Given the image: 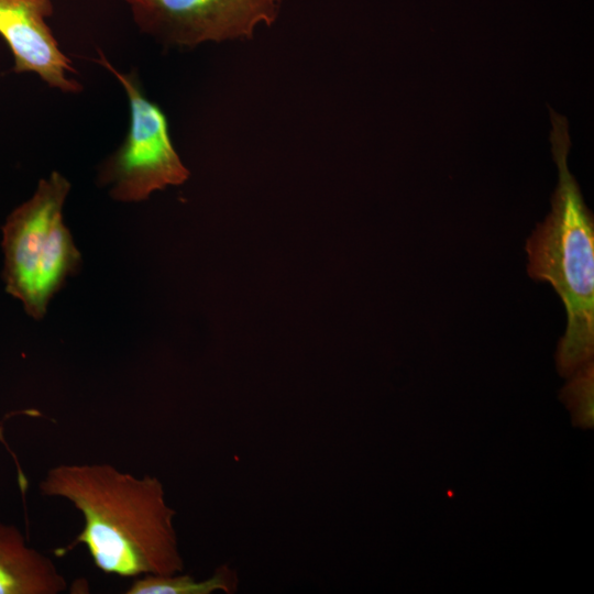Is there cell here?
<instances>
[{
  "label": "cell",
  "instance_id": "obj_1",
  "mask_svg": "<svg viewBox=\"0 0 594 594\" xmlns=\"http://www.w3.org/2000/svg\"><path fill=\"white\" fill-rule=\"evenodd\" d=\"M40 493L63 498L82 515L84 527L65 556L84 544L95 565L123 578L172 575L184 570L163 483L154 475L136 476L109 463H65L51 468Z\"/></svg>",
  "mask_w": 594,
  "mask_h": 594
},
{
  "label": "cell",
  "instance_id": "obj_2",
  "mask_svg": "<svg viewBox=\"0 0 594 594\" xmlns=\"http://www.w3.org/2000/svg\"><path fill=\"white\" fill-rule=\"evenodd\" d=\"M551 148L559 180L551 211L526 243L528 274L548 282L563 301L566 328L557 348L559 374L570 377L594 354V221L568 167L566 119L550 108Z\"/></svg>",
  "mask_w": 594,
  "mask_h": 594
},
{
  "label": "cell",
  "instance_id": "obj_3",
  "mask_svg": "<svg viewBox=\"0 0 594 594\" xmlns=\"http://www.w3.org/2000/svg\"><path fill=\"white\" fill-rule=\"evenodd\" d=\"M70 183L58 172L42 178L30 199L2 227L6 292L26 314L42 319L53 296L81 264L80 253L63 220Z\"/></svg>",
  "mask_w": 594,
  "mask_h": 594
},
{
  "label": "cell",
  "instance_id": "obj_4",
  "mask_svg": "<svg viewBox=\"0 0 594 594\" xmlns=\"http://www.w3.org/2000/svg\"><path fill=\"white\" fill-rule=\"evenodd\" d=\"M98 54V63L122 86L130 110L125 138L101 164L99 183L122 202L142 201L156 190L184 184L190 173L173 145L164 112L146 96L135 72L123 73Z\"/></svg>",
  "mask_w": 594,
  "mask_h": 594
},
{
  "label": "cell",
  "instance_id": "obj_5",
  "mask_svg": "<svg viewBox=\"0 0 594 594\" xmlns=\"http://www.w3.org/2000/svg\"><path fill=\"white\" fill-rule=\"evenodd\" d=\"M139 30L160 43L194 47L251 38L272 25L282 0H124Z\"/></svg>",
  "mask_w": 594,
  "mask_h": 594
},
{
  "label": "cell",
  "instance_id": "obj_6",
  "mask_svg": "<svg viewBox=\"0 0 594 594\" xmlns=\"http://www.w3.org/2000/svg\"><path fill=\"white\" fill-rule=\"evenodd\" d=\"M53 0H0V35L13 56V72L32 73L64 94H78L81 84L61 50L47 19Z\"/></svg>",
  "mask_w": 594,
  "mask_h": 594
},
{
  "label": "cell",
  "instance_id": "obj_7",
  "mask_svg": "<svg viewBox=\"0 0 594 594\" xmlns=\"http://www.w3.org/2000/svg\"><path fill=\"white\" fill-rule=\"evenodd\" d=\"M67 580L54 561L26 544L21 530L0 521V594H59Z\"/></svg>",
  "mask_w": 594,
  "mask_h": 594
},
{
  "label": "cell",
  "instance_id": "obj_8",
  "mask_svg": "<svg viewBox=\"0 0 594 594\" xmlns=\"http://www.w3.org/2000/svg\"><path fill=\"white\" fill-rule=\"evenodd\" d=\"M238 576L234 570L220 565L215 573L202 581L189 574L138 576L124 593L127 594H210L216 591L234 593Z\"/></svg>",
  "mask_w": 594,
  "mask_h": 594
},
{
  "label": "cell",
  "instance_id": "obj_9",
  "mask_svg": "<svg viewBox=\"0 0 594 594\" xmlns=\"http://www.w3.org/2000/svg\"><path fill=\"white\" fill-rule=\"evenodd\" d=\"M560 397L569 408L574 426L592 429L594 426V364L580 367L569 377Z\"/></svg>",
  "mask_w": 594,
  "mask_h": 594
},
{
  "label": "cell",
  "instance_id": "obj_10",
  "mask_svg": "<svg viewBox=\"0 0 594 594\" xmlns=\"http://www.w3.org/2000/svg\"><path fill=\"white\" fill-rule=\"evenodd\" d=\"M0 443L6 447V450L10 453V455L12 457V459H13V461L15 463L19 487H20L22 494L24 495L25 492H26V487H28V479H26V476H25V474H24V472L22 470V466H21L16 455L14 454L13 450L10 448V446L7 442V439L4 437V426H3V424L0 425Z\"/></svg>",
  "mask_w": 594,
  "mask_h": 594
}]
</instances>
